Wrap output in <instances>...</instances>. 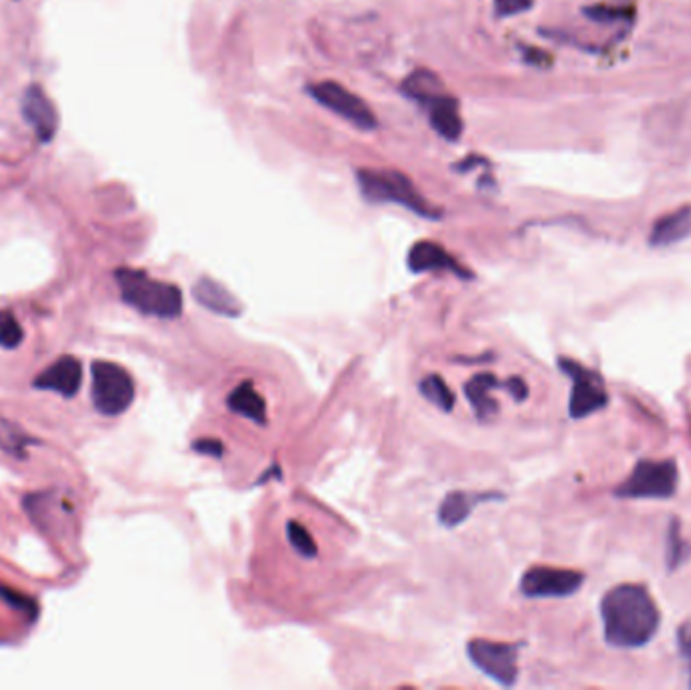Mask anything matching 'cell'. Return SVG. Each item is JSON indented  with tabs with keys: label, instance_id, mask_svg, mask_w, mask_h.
I'll return each instance as SVG.
<instances>
[{
	"label": "cell",
	"instance_id": "1",
	"mask_svg": "<svg viewBox=\"0 0 691 690\" xmlns=\"http://www.w3.org/2000/svg\"><path fill=\"white\" fill-rule=\"evenodd\" d=\"M601 619L610 646L636 650L650 644L659 630L662 616L645 586L621 583L601 600Z\"/></svg>",
	"mask_w": 691,
	"mask_h": 690
},
{
	"label": "cell",
	"instance_id": "2",
	"mask_svg": "<svg viewBox=\"0 0 691 690\" xmlns=\"http://www.w3.org/2000/svg\"><path fill=\"white\" fill-rule=\"evenodd\" d=\"M403 94L409 100L419 103L424 114L429 118V124L435 128L441 138L457 143L464 134V118L459 112V101L447 94L443 82L437 75L427 70L410 73L403 82Z\"/></svg>",
	"mask_w": 691,
	"mask_h": 690
},
{
	"label": "cell",
	"instance_id": "3",
	"mask_svg": "<svg viewBox=\"0 0 691 690\" xmlns=\"http://www.w3.org/2000/svg\"><path fill=\"white\" fill-rule=\"evenodd\" d=\"M122 300L146 317L178 318L183 315V292L176 284L156 280L141 270L120 268L115 272Z\"/></svg>",
	"mask_w": 691,
	"mask_h": 690
},
{
	"label": "cell",
	"instance_id": "4",
	"mask_svg": "<svg viewBox=\"0 0 691 690\" xmlns=\"http://www.w3.org/2000/svg\"><path fill=\"white\" fill-rule=\"evenodd\" d=\"M356 183L368 202L398 205L431 221H437L443 215L439 207L424 199L407 174L388 169H360L356 171Z\"/></svg>",
	"mask_w": 691,
	"mask_h": 690
},
{
	"label": "cell",
	"instance_id": "5",
	"mask_svg": "<svg viewBox=\"0 0 691 690\" xmlns=\"http://www.w3.org/2000/svg\"><path fill=\"white\" fill-rule=\"evenodd\" d=\"M679 486L678 464L674 460H639L627 480L613 490L615 498L622 501H665L671 498Z\"/></svg>",
	"mask_w": 691,
	"mask_h": 690
},
{
	"label": "cell",
	"instance_id": "6",
	"mask_svg": "<svg viewBox=\"0 0 691 690\" xmlns=\"http://www.w3.org/2000/svg\"><path fill=\"white\" fill-rule=\"evenodd\" d=\"M91 397L101 416L118 418L136 397L132 374L112 360H96L91 365Z\"/></svg>",
	"mask_w": 691,
	"mask_h": 690
},
{
	"label": "cell",
	"instance_id": "7",
	"mask_svg": "<svg viewBox=\"0 0 691 690\" xmlns=\"http://www.w3.org/2000/svg\"><path fill=\"white\" fill-rule=\"evenodd\" d=\"M558 369L572 381L568 416L572 419L591 418L608 407V391L603 374L584 367L579 360L558 357Z\"/></svg>",
	"mask_w": 691,
	"mask_h": 690
},
{
	"label": "cell",
	"instance_id": "8",
	"mask_svg": "<svg viewBox=\"0 0 691 690\" xmlns=\"http://www.w3.org/2000/svg\"><path fill=\"white\" fill-rule=\"evenodd\" d=\"M522 646V642L509 644L476 638L467 644V656L483 675L490 676L499 687L509 689L518 680V654Z\"/></svg>",
	"mask_w": 691,
	"mask_h": 690
},
{
	"label": "cell",
	"instance_id": "9",
	"mask_svg": "<svg viewBox=\"0 0 691 690\" xmlns=\"http://www.w3.org/2000/svg\"><path fill=\"white\" fill-rule=\"evenodd\" d=\"M308 94L325 110L348 120L353 126L360 130L377 128V118L368 108L367 101L356 96L348 87L340 86L338 82H318L308 86Z\"/></svg>",
	"mask_w": 691,
	"mask_h": 690
},
{
	"label": "cell",
	"instance_id": "10",
	"mask_svg": "<svg viewBox=\"0 0 691 690\" xmlns=\"http://www.w3.org/2000/svg\"><path fill=\"white\" fill-rule=\"evenodd\" d=\"M584 579L587 577L582 571L536 565L523 574L520 579V591L523 597H530V600L570 597L584 586Z\"/></svg>",
	"mask_w": 691,
	"mask_h": 690
},
{
	"label": "cell",
	"instance_id": "11",
	"mask_svg": "<svg viewBox=\"0 0 691 690\" xmlns=\"http://www.w3.org/2000/svg\"><path fill=\"white\" fill-rule=\"evenodd\" d=\"M21 114L25 118L28 126L39 138V143L47 145L55 138L59 130V112L55 103L45 94V89L37 84H30L23 94L21 101Z\"/></svg>",
	"mask_w": 691,
	"mask_h": 690
},
{
	"label": "cell",
	"instance_id": "12",
	"mask_svg": "<svg viewBox=\"0 0 691 690\" xmlns=\"http://www.w3.org/2000/svg\"><path fill=\"white\" fill-rule=\"evenodd\" d=\"M407 268L412 273L447 272L459 280H473V272L435 242H417L409 249Z\"/></svg>",
	"mask_w": 691,
	"mask_h": 690
},
{
	"label": "cell",
	"instance_id": "13",
	"mask_svg": "<svg viewBox=\"0 0 691 690\" xmlns=\"http://www.w3.org/2000/svg\"><path fill=\"white\" fill-rule=\"evenodd\" d=\"M504 498H506V496H504L502 492H467V490H453V492H449V494L443 498V503L439 504V522H441L445 529H455V527L464 525L480 504L492 503V501H504Z\"/></svg>",
	"mask_w": 691,
	"mask_h": 690
},
{
	"label": "cell",
	"instance_id": "14",
	"mask_svg": "<svg viewBox=\"0 0 691 690\" xmlns=\"http://www.w3.org/2000/svg\"><path fill=\"white\" fill-rule=\"evenodd\" d=\"M506 389V381H499L494 373L473 374L464 387L467 402L480 423H490L499 414V403L494 397V391Z\"/></svg>",
	"mask_w": 691,
	"mask_h": 690
},
{
	"label": "cell",
	"instance_id": "15",
	"mask_svg": "<svg viewBox=\"0 0 691 690\" xmlns=\"http://www.w3.org/2000/svg\"><path fill=\"white\" fill-rule=\"evenodd\" d=\"M35 387L55 391L63 397H73L82 387V360L71 355L57 359L35 379Z\"/></svg>",
	"mask_w": 691,
	"mask_h": 690
},
{
	"label": "cell",
	"instance_id": "16",
	"mask_svg": "<svg viewBox=\"0 0 691 690\" xmlns=\"http://www.w3.org/2000/svg\"><path fill=\"white\" fill-rule=\"evenodd\" d=\"M193 296L202 308H207L212 315H221L226 318H239L243 315V304L239 298L229 289L212 280L209 275L198 278L193 286Z\"/></svg>",
	"mask_w": 691,
	"mask_h": 690
},
{
	"label": "cell",
	"instance_id": "17",
	"mask_svg": "<svg viewBox=\"0 0 691 690\" xmlns=\"http://www.w3.org/2000/svg\"><path fill=\"white\" fill-rule=\"evenodd\" d=\"M226 407L257 426L268 423V403L255 389L254 381H243L226 397Z\"/></svg>",
	"mask_w": 691,
	"mask_h": 690
},
{
	"label": "cell",
	"instance_id": "18",
	"mask_svg": "<svg viewBox=\"0 0 691 690\" xmlns=\"http://www.w3.org/2000/svg\"><path fill=\"white\" fill-rule=\"evenodd\" d=\"M691 235V207H681L653 223L650 244L653 247H669L688 239Z\"/></svg>",
	"mask_w": 691,
	"mask_h": 690
},
{
	"label": "cell",
	"instance_id": "19",
	"mask_svg": "<svg viewBox=\"0 0 691 690\" xmlns=\"http://www.w3.org/2000/svg\"><path fill=\"white\" fill-rule=\"evenodd\" d=\"M665 545H667L665 546V565H667V571L674 574V571H678L683 563H688L691 557V545L681 534L679 518L674 517L669 520Z\"/></svg>",
	"mask_w": 691,
	"mask_h": 690
},
{
	"label": "cell",
	"instance_id": "20",
	"mask_svg": "<svg viewBox=\"0 0 691 690\" xmlns=\"http://www.w3.org/2000/svg\"><path fill=\"white\" fill-rule=\"evenodd\" d=\"M419 393L423 395V399L433 403L441 411L452 414L455 407V393L441 374L431 373L423 377L419 383Z\"/></svg>",
	"mask_w": 691,
	"mask_h": 690
},
{
	"label": "cell",
	"instance_id": "21",
	"mask_svg": "<svg viewBox=\"0 0 691 690\" xmlns=\"http://www.w3.org/2000/svg\"><path fill=\"white\" fill-rule=\"evenodd\" d=\"M584 15L589 16L591 21H596V23L613 25V23L631 21V9L622 7V4H605V2H601V4L584 9Z\"/></svg>",
	"mask_w": 691,
	"mask_h": 690
},
{
	"label": "cell",
	"instance_id": "22",
	"mask_svg": "<svg viewBox=\"0 0 691 690\" xmlns=\"http://www.w3.org/2000/svg\"><path fill=\"white\" fill-rule=\"evenodd\" d=\"M287 539L304 559L318 557V545L304 525H299L296 520H289L287 522Z\"/></svg>",
	"mask_w": 691,
	"mask_h": 690
},
{
	"label": "cell",
	"instance_id": "23",
	"mask_svg": "<svg viewBox=\"0 0 691 690\" xmlns=\"http://www.w3.org/2000/svg\"><path fill=\"white\" fill-rule=\"evenodd\" d=\"M25 331L11 310H0V346L2 348H16L23 343Z\"/></svg>",
	"mask_w": 691,
	"mask_h": 690
},
{
	"label": "cell",
	"instance_id": "24",
	"mask_svg": "<svg viewBox=\"0 0 691 690\" xmlns=\"http://www.w3.org/2000/svg\"><path fill=\"white\" fill-rule=\"evenodd\" d=\"M532 0H494L495 16L504 19V16L520 15L532 9Z\"/></svg>",
	"mask_w": 691,
	"mask_h": 690
},
{
	"label": "cell",
	"instance_id": "25",
	"mask_svg": "<svg viewBox=\"0 0 691 690\" xmlns=\"http://www.w3.org/2000/svg\"><path fill=\"white\" fill-rule=\"evenodd\" d=\"M193 449L202 454V456H212V458H221L225 454V446L219 440L212 438H202L193 444Z\"/></svg>",
	"mask_w": 691,
	"mask_h": 690
},
{
	"label": "cell",
	"instance_id": "26",
	"mask_svg": "<svg viewBox=\"0 0 691 690\" xmlns=\"http://www.w3.org/2000/svg\"><path fill=\"white\" fill-rule=\"evenodd\" d=\"M504 391H508L509 395H511V399L518 403L526 402L528 395H530L528 383L523 381L522 377H509Z\"/></svg>",
	"mask_w": 691,
	"mask_h": 690
},
{
	"label": "cell",
	"instance_id": "27",
	"mask_svg": "<svg viewBox=\"0 0 691 690\" xmlns=\"http://www.w3.org/2000/svg\"><path fill=\"white\" fill-rule=\"evenodd\" d=\"M678 646L681 656L688 662L690 666V687H691V621L681 624V628L678 630Z\"/></svg>",
	"mask_w": 691,
	"mask_h": 690
},
{
	"label": "cell",
	"instance_id": "28",
	"mask_svg": "<svg viewBox=\"0 0 691 690\" xmlns=\"http://www.w3.org/2000/svg\"><path fill=\"white\" fill-rule=\"evenodd\" d=\"M0 591H2V595H4V600H7L9 604L16 605V607L23 609V612H28V607L33 605L28 600H21L14 591L4 590V588H0Z\"/></svg>",
	"mask_w": 691,
	"mask_h": 690
}]
</instances>
